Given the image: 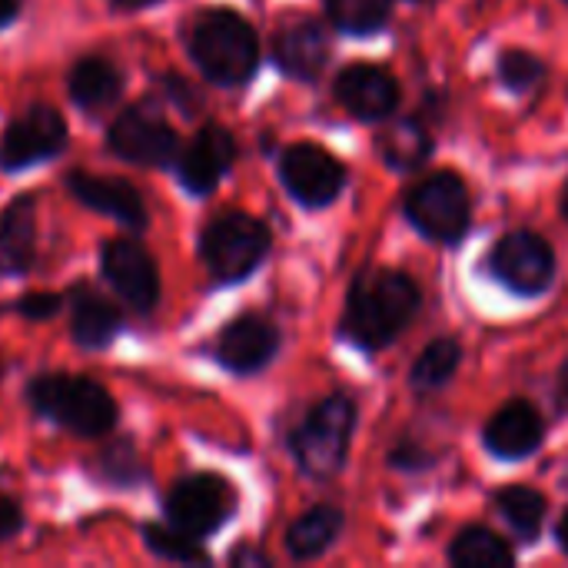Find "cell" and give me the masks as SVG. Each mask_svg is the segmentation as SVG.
I'll return each instance as SVG.
<instances>
[{
  "label": "cell",
  "mask_w": 568,
  "mask_h": 568,
  "mask_svg": "<svg viewBox=\"0 0 568 568\" xmlns=\"http://www.w3.org/2000/svg\"><path fill=\"white\" fill-rule=\"evenodd\" d=\"M562 213H566V220H568V183H566V196H562Z\"/></svg>",
  "instance_id": "37"
},
{
  "label": "cell",
  "mask_w": 568,
  "mask_h": 568,
  "mask_svg": "<svg viewBox=\"0 0 568 568\" xmlns=\"http://www.w3.org/2000/svg\"><path fill=\"white\" fill-rule=\"evenodd\" d=\"M60 296H53V293H27L20 303H17V310H20V316H27V320H50L57 310H60Z\"/></svg>",
  "instance_id": "31"
},
{
  "label": "cell",
  "mask_w": 568,
  "mask_h": 568,
  "mask_svg": "<svg viewBox=\"0 0 568 568\" xmlns=\"http://www.w3.org/2000/svg\"><path fill=\"white\" fill-rule=\"evenodd\" d=\"M100 273L133 313H153L160 303V273L150 253L133 240H113L100 253Z\"/></svg>",
  "instance_id": "10"
},
{
  "label": "cell",
  "mask_w": 568,
  "mask_h": 568,
  "mask_svg": "<svg viewBox=\"0 0 568 568\" xmlns=\"http://www.w3.org/2000/svg\"><path fill=\"white\" fill-rule=\"evenodd\" d=\"M379 153L393 170H416L429 156V133L416 120H399L379 136Z\"/></svg>",
  "instance_id": "24"
},
{
  "label": "cell",
  "mask_w": 568,
  "mask_h": 568,
  "mask_svg": "<svg viewBox=\"0 0 568 568\" xmlns=\"http://www.w3.org/2000/svg\"><path fill=\"white\" fill-rule=\"evenodd\" d=\"M123 90V73L106 57H80L70 70V100L80 110H103Z\"/></svg>",
  "instance_id": "21"
},
{
  "label": "cell",
  "mask_w": 568,
  "mask_h": 568,
  "mask_svg": "<svg viewBox=\"0 0 568 568\" xmlns=\"http://www.w3.org/2000/svg\"><path fill=\"white\" fill-rule=\"evenodd\" d=\"M283 186L303 206H326L343 190V163L316 143H296L280 160Z\"/></svg>",
  "instance_id": "12"
},
{
  "label": "cell",
  "mask_w": 568,
  "mask_h": 568,
  "mask_svg": "<svg viewBox=\"0 0 568 568\" xmlns=\"http://www.w3.org/2000/svg\"><path fill=\"white\" fill-rule=\"evenodd\" d=\"M329 57V37L316 20H296L276 37V63L290 77H313Z\"/></svg>",
  "instance_id": "19"
},
{
  "label": "cell",
  "mask_w": 568,
  "mask_h": 568,
  "mask_svg": "<svg viewBox=\"0 0 568 568\" xmlns=\"http://www.w3.org/2000/svg\"><path fill=\"white\" fill-rule=\"evenodd\" d=\"M406 213H409V220L416 223L419 233H426L433 240H443V243H456L469 230L466 183L456 173H436V176L423 180L409 193Z\"/></svg>",
  "instance_id": "7"
},
{
  "label": "cell",
  "mask_w": 568,
  "mask_h": 568,
  "mask_svg": "<svg viewBox=\"0 0 568 568\" xmlns=\"http://www.w3.org/2000/svg\"><path fill=\"white\" fill-rule=\"evenodd\" d=\"M143 542L153 556H160L166 562H193V566L210 562L200 539L176 526H143Z\"/></svg>",
  "instance_id": "26"
},
{
  "label": "cell",
  "mask_w": 568,
  "mask_h": 568,
  "mask_svg": "<svg viewBox=\"0 0 568 568\" xmlns=\"http://www.w3.org/2000/svg\"><path fill=\"white\" fill-rule=\"evenodd\" d=\"M103 476L110 479V483H116V486H130L133 479H140L143 473H140V466H136V459H133V449L130 446H113L106 456H103Z\"/></svg>",
  "instance_id": "30"
},
{
  "label": "cell",
  "mask_w": 568,
  "mask_h": 568,
  "mask_svg": "<svg viewBox=\"0 0 568 568\" xmlns=\"http://www.w3.org/2000/svg\"><path fill=\"white\" fill-rule=\"evenodd\" d=\"M419 310V286L403 273H376L363 276L346 306V329L349 336L366 346L379 349L399 336V329Z\"/></svg>",
  "instance_id": "2"
},
{
  "label": "cell",
  "mask_w": 568,
  "mask_h": 568,
  "mask_svg": "<svg viewBox=\"0 0 568 568\" xmlns=\"http://www.w3.org/2000/svg\"><path fill=\"white\" fill-rule=\"evenodd\" d=\"M270 250V230L246 216V213H226L213 220L200 240L203 263L216 283H240L246 280Z\"/></svg>",
  "instance_id": "4"
},
{
  "label": "cell",
  "mask_w": 568,
  "mask_h": 568,
  "mask_svg": "<svg viewBox=\"0 0 568 568\" xmlns=\"http://www.w3.org/2000/svg\"><path fill=\"white\" fill-rule=\"evenodd\" d=\"M63 146H67V123H63V116L53 106H47V103H33L20 116H13L10 126L3 130L0 170L3 173L30 170L37 163H47L57 153H63Z\"/></svg>",
  "instance_id": "8"
},
{
  "label": "cell",
  "mask_w": 568,
  "mask_h": 568,
  "mask_svg": "<svg viewBox=\"0 0 568 568\" xmlns=\"http://www.w3.org/2000/svg\"><path fill=\"white\" fill-rule=\"evenodd\" d=\"M120 326H123V316H120V310L106 296L93 293L90 286H80L73 293L70 333H73V343L77 346H83V349H103V346H110L116 339Z\"/></svg>",
  "instance_id": "20"
},
{
  "label": "cell",
  "mask_w": 568,
  "mask_h": 568,
  "mask_svg": "<svg viewBox=\"0 0 568 568\" xmlns=\"http://www.w3.org/2000/svg\"><path fill=\"white\" fill-rule=\"evenodd\" d=\"M453 562L459 568H506L513 566V552H509V546L499 539V536H493L489 529H479V526H473V529H466V532H459L456 536V542H453Z\"/></svg>",
  "instance_id": "25"
},
{
  "label": "cell",
  "mask_w": 568,
  "mask_h": 568,
  "mask_svg": "<svg viewBox=\"0 0 568 568\" xmlns=\"http://www.w3.org/2000/svg\"><path fill=\"white\" fill-rule=\"evenodd\" d=\"M339 529H343L339 509H333V506H316V509H310L306 516H300V519L290 526V532H286V549H290L296 559H316V556H323V552L336 542Z\"/></svg>",
  "instance_id": "22"
},
{
  "label": "cell",
  "mask_w": 568,
  "mask_h": 568,
  "mask_svg": "<svg viewBox=\"0 0 568 568\" xmlns=\"http://www.w3.org/2000/svg\"><path fill=\"white\" fill-rule=\"evenodd\" d=\"M116 10H143V7H153V3H160V0H110Z\"/></svg>",
  "instance_id": "34"
},
{
  "label": "cell",
  "mask_w": 568,
  "mask_h": 568,
  "mask_svg": "<svg viewBox=\"0 0 568 568\" xmlns=\"http://www.w3.org/2000/svg\"><path fill=\"white\" fill-rule=\"evenodd\" d=\"M110 150L136 166L163 170L180 160V136L176 130L160 116V110L136 103L123 110L110 126Z\"/></svg>",
  "instance_id": "6"
},
{
  "label": "cell",
  "mask_w": 568,
  "mask_h": 568,
  "mask_svg": "<svg viewBox=\"0 0 568 568\" xmlns=\"http://www.w3.org/2000/svg\"><path fill=\"white\" fill-rule=\"evenodd\" d=\"M190 57L220 87H236L253 77L260 43L253 27L233 10H210L190 33Z\"/></svg>",
  "instance_id": "3"
},
{
  "label": "cell",
  "mask_w": 568,
  "mask_h": 568,
  "mask_svg": "<svg viewBox=\"0 0 568 568\" xmlns=\"http://www.w3.org/2000/svg\"><path fill=\"white\" fill-rule=\"evenodd\" d=\"M37 250V203L33 196H17L0 210V280L23 276Z\"/></svg>",
  "instance_id": "17"
},
{
  "label": "cell",
  "mask_w": 568,
  "mask_h": 568,
  "mask_svg": "<svg viewBox=\"0 0 568 568\" xmlns=\"http://www.w3.org/2000/svg\"><path fill=\"white\" fill-rule=\"evenodd\" d=\"M493 276L526 296L542 293L552 283L556 273V256L549 250V243L536 233H509L506 240L496 243L493 250Z\"/></svg>",
  "instance_id": "11"
},
{
  "label": "cell",
  "mask_w": 568,
  "mask_h": 568,
  "mask_svg": "<svg viewBox=\"0 0 568 568\" xmlns=\"http://www.w3.org/2000/svg\"><path fill=\"white\" fill-rule=\"evenodd\" d=\"M17 20V0H0V27Z\"/></svg>",
  "instance_id": "33"
},
{
  "label": "cell",
  "mask_w": 568,
  "mask_h": 568,
  "mask_svg": "<svg viewBox=\"0 0 568 568\" xmlns=\"http://www.w3.org/2000/svg\"><path fill=\"white\" fill-rule=\"evenodd\" d=\"M27 403L60 429L97 439L106 436L116 426V403L113 396L87 379V376H70V373H40L27 386Z\"/></svg>",
  "instance_id": "1"
},
{
  "label": "cell",
  "mask_w": 568,
  "mask_h": 568,
  "mask_svg": "<svg viewBox=\"0 0 568 568\" xmlns=\"http://www.w3.org/2000/svg\"><path fill=\"white\" fill-rule=\"evenodd\" d=\"M67 190L77 203L103 213V216H113L120 220L123 226L130 230H143L146 226V206L140 200V193L126 183V180H116V176H93V173H70L67 176Z\"/></svg>",
  "instance_id": "14"
},
{
  "label": "cell",
  "mask_w": 568,
  "mask_h": 568,
  "mask_svg": "<svg viewBox=\"0 0 568 568\" xmlns=\"http://www.w3.org/2000/svg\"><path fill=\"white\" fill-rule=\"evenodd\" d=\"M562 389H566V396H568V363H566V369H562Z\"/></svg>",
  "instance_id": "36"
},
{
  "label": "cell",
  "mask_w": 568,
  "mask_h": 568,
  "mask_svg": "<svg viewBox=\"0 0 568 568\" xmlns=\"http://www.w3.org/2000/svg\"><path fill=\"white\" fill-rule=\"evenodd\" d=\"M542 443V419L529 403H509L503 406L493 423L486 426V446L503 459H523L536 453Z\"/></svg>",
  "instance_id": "18"
},
{
  "label": "cell",
  "mask_w": 568,
  "mask_h": 568,
  "mask_svg": "<svg viewBox=\"0 0 568 568\" xmlns=\"http://www.w3.org/2000/svg\"><path fill=\"white\" fill-rule=\"evenodd\" d=\"M499 73H503V83L509 87V90H532L542 77H546V67H542V60L536 57V53H529V50H509V53H503V60H499Z\"/></svg>",
  "instance_id": "29"
},
{
  "label": "cell",
  "mask_w": 568,
  "mask_h": 568,
  "mask_svg": "<svg viewBox=\"0 0 568 568\" xmlns=\"http://www.w3.org/2000/svg\"><path fill=\"white\" fill-rule=\"evenodd\" d=\"M353 423H356V413H353V403L346 396L323 399L293 436L296 463L310 476H320V479L339 473L346 449H349Z\"/></svg>",
  "instance_id": "5"
},
{
  "label": "cell",
  "mask_w": 568,
  "mask_h": 568,
  "mask_svg": "<svg viewBox=\"0 0 568 568\" xmlns=\"http://www.w3.org/2000/svg\"><path fill=\"white\" fill-rule=\"evenodd\" d=\"M233 489L226 479L220 476H210V473H200V476H186L180 479L170 496H166V516H170V526L203 539L210 532H216L230 513H233Z\"/></svg>",
  "instance_id": "9"
},
{
  "label": "cell",
  "mask_w": 568,
  "mask_h": 568,
  "mask_svg": "<svg viewBox=\"0 0 568 568\" xmlns=\"http://www.w3.org/2000/svg\"><path fill=\"white\" fill-rule=\"evenodd\" d=\"M276 349H280V333L263 316H240L216 339V359L233 373L263 369L276 356Z\"/></svg>",
  "instance_id": "15"
},
{
  "label": "cell",
  "mask_w": 568,
  "mask_h": 568,
  "mask_svg": "<svg viewBox=\"0 0 568 568\" xmlns=\"http://www.w3.org/2000/svg\"><path fill=\"white\" fill-rule=\"evenodd\" d=\"M236 160V143L230 136V130L223 126H203L193 143L180 153L176 170H180V183L193 193V196H206L216 190V183L226 176V170Z\"/></svg>",
  "instance_id": "13"
},
{
  "label": "cell",
  "mask_w": 568,
  "mask_h": 568,
  "mask_svg": "<svg viewBox=\"0 0 568 568\" xmlns=\"http://www.w3.org/2000/svg\"><path fill=\"white\" fill-rule=\"evenodd\" d=\"M336 97H339V103L353 116H359V120H383V116H389L396 110L399 87H396V80L383 67L356 63V67L339 73Z\"/></svg>",
  "instance_id": "16"
},
{
  "label": "cell",
  "mask_w": 568,
  "mask_h": 568,
  "mask_svg": "<svg viewBox=\"0 0 568 568\" xmlns=\"http://www.w3.org/2000/svg\"><path fill=\"white\" fill-rule=\"evenodd\" d=\"M459 346L453 339H436L423 349V356L413 366V383L416 389H439L453 379V373L459 369Z\"/></svg>",
  "instance_id": "27"
},
{
  "label": "cell",
  "mask_w": 568,
  "mask_h": 568,
  "mask_svg": "<svg viewBox=\"0 0 568 568\" xmlns=\"http://www.w3.org/2000/svg\"><path fill=\"white\" fill-rule=\"evenodd\" d=\"M20 529H23V513H20V506H17L10 496L0 493V542H3V539H13Z\"/></svg>",
  "instance_id": "32"
},
{
  "label": "cell",
  "mask_w": 568,
  "mask_h": 568,
  "mask_svg": "<svg viewBox=\"0 0 568 568\" xmlns=\"http://www.w3.org/2000/svg\"><path fill=\"white\" fill-rule=\"evenodd\" d=\"M496 506H499V516L506 519V526L519 536V539H536V532L542 529V519H546V499L529 489V486H506L499 496H496Z\"/></svg>",
  "instance_id": "23"
},
{
  "label": "cell",
  "mask_w": 568,
  "mask_h": 568,
  "mask_svg": "<svg viewBox=\"0 0 568 568\" xmlns=\"http://www.w3.org/2000/svg\"><path fill=\"white\" fill-rule=\"evenodd\" d=\"M326 10L349 33H373L389 20V0H326Z\"/></svg>",
  "instance_id": "28"
},
{
  "label": "cell",
  "mask_w": 568,
  "mask_h": 568,
  "mask_svg": "<svg viewBox=\"0 0 568 568\" xmlns=\"http://www.w3.org/2000/svg\"><path fill=\"white\" fill-rule=\"evenodd\" d=\"M559 542H562V549L568 552V513L566 519H562V526H559Z\"/></svg>",
  "instance_id": "35"
}]
</instances>
